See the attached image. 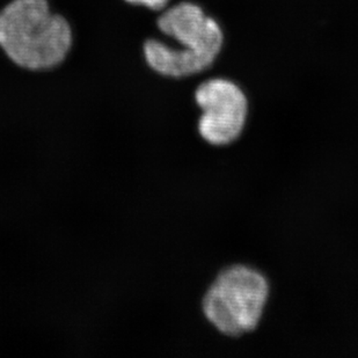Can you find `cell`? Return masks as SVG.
<instances>
[{"label":"cell","mask_w":358,"mask_h":358,"mask_svg":"<svg viewBox=\"0 0 358 358\" xmlns=\"http://www.w3.org/2000/svg\"><path fill=\"white\" fill-rule=\"evenodd\" d=\"M271 284L257 267L236 264L215 276L202 297V313L211 327L227 338L255 331L267 311Z\"/></svg>","instance_id":"7a4b0ae2"},{"label":"cell","mask_w":358,"mask_h":358,"mask_svg":"<svg viewBox=\"0 0 358 358\" xmlns=\"http://www.w3.org/2000/svg\"><path fill=\"white\" fill-rule=\"evenodd\" d=\"M125 1L134 3V5H142V6L149 7L151 10H158L165 8L169 0H125Z\"/></svg>","instance_id":"5b68a950"},{"label":"cell","mask_w":358,"mask_h":358,"mask_svg":"<svg viewBox=\"0 0 358 358\" xmlns=\"http://www.w3.org/2000/svg\"><path fill=\"white\" fill-rule=\"evenodd\" d=\"M158 27L179 44L181 52L203 72L213 65L223 45L220 24L193 3H180L166 10L158 19Z\"/></svg>","instance_id":"277c9868"},{"label":"cell","mask_w":358,"mask_h":358,"mask_svg":"<svg viewBox=\"0 0 358 358\" xmlns=\"http://www.w3.org/2000/svg\"><path fill=\"white\" fill-rule=\"evenodd\" d=\"M71 44L70 24L51 12L47 0H12L0 10V48L21 68H54Z\"/></svg>","instance_id":"6da1fadb"},{"label":"cell","mask_w":358,"mask_h":358,"mask_svg":"<svg viewBox=\"0 0 358 358\" xmlns=\"http://www.w3.org/2000/svg\"><path fill=\"white\" fill-rule=\"evenodd\" d=\"M195 102L201 110L197 121L199 137L215 148L237 142L248 120V99L234 81L213 78L204 81L195 91Z\"/></svg>","instance_id":"3957f363"}]
</instances>
